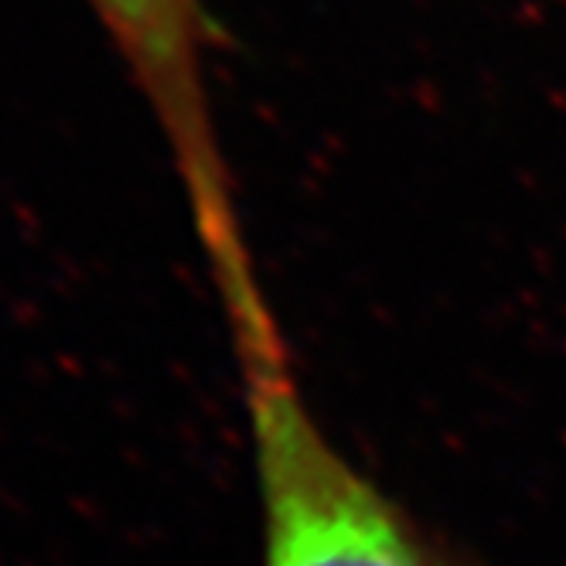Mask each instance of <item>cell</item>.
<instances>
[{
  "label": "cell",
  "mask_w": 566,
  "mask_h": 566,
  "mask_svg": "<svg viewBox=\"0 0 566 566\" xmlns=\"http://www.w3.org/2000/svg\"><path fill=\"white\" fill-rule=\"evenodd\" d=\"M260 499V566H484L332 437L256 266L212 280Z\"/></svg>",
  "instance_id": "6da1fadb"
},
{
  "label": "cell",
  "mask_w": 566,
  "mask_h": 566,
  "mask_svg": "<svg viewBox=\"0 0 566 566\" xmlns=\"http://www.w3.org/2000/svg\"><path fill=\"white\" fill-rule=\"evenodd\" d=\"M127 65L178 171L201 253L247 239L226 168L212 90L209 18L201 0H83Z\"/></svg>",
  "instance_id": "7a4b0ae2"
}]
</instances>
